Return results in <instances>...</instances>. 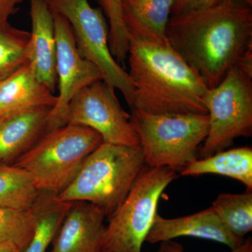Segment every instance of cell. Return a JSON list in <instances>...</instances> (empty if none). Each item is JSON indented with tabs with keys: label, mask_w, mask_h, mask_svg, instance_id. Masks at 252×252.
Masks as SVG:
<instances>
[{
	"label": "cell",
	"mask_w": 252,
	"mask_h": 252,
	"mask_svg": "<svg viewBox=\"0 0 252 252\" xmlns=\"http://www.w3.org/2000/svg\"><path fill=\"white\" fill-rule=\"evenodd\" d=\"M106 216L95 205L73 202L49 252H101Z\"/></svg>",
	"instance_id": "cell-12"
},
{
	"label": "cell",
	"mask_w": 252,
	"mask_h": 252,
	"mask_svg": "<svg viewBox=\"0 0 252 252\" xmlns=\"http://www.w3.org/2000/svg\"><path fill=\"white\" fill-rule=\"evenodd\" d=\"M71 203L59 200L54 194L39 192L34 204L36 223L34 235L23 252H46L59 231Z\"/></svg>",
	"instance_id": "cell-18"
},
{
	"label": "cell",
	"mask_w": 252,
	"mask_h": 252,
	"mask_svg": "<svg viewBox=\"0 0 252 252\" xmlns=\"http://www.w3.org/2000/svg\"><path fill=\"white\" fill-rule=\"evenodd\" d=\"M144 165L140 146L103 142L87 158L72 183L56 197L67 203L93 204L107 219L125 200Z\"/></svg>",
	"instance_id": "cell-3"
},
{
	"label": "cell",
	"mask_w": 252,
	"mask_h": 252,
	"mask_svg": "<svg viewBox=\"0 0 252 252\" xmlns=\"http://www.w3.org/2000/svg\"><path fill=\"white\" fill-rule=\"evenodd\" d=\"M145 165L180 172L198 159L209 131L208 114H153L131 109Z\"/></svg>",
	"instance_id": "cell-5"
},
{
	"label": "cell",
	"mask_w": 252,
	"mask_h": 252,
	"mask_svg": "<svg viewBox=\"0 0 252 252\" xmlns=\"http://www.w3.org/2000/svg\"><path fill=\"white\" fill-rule=\"evenodd\" d=\"M182 176L213 174L225 176L246 186L252 190V148L238 147L223 150L211 157L196 159L181 170Z\"/></svg>",
	"instance_id": "cell-17"
},
{
	"label": "cell",
	"mask_w": 252,
	"mask_h": 252,
	"mask_svg": "<svg viewBox=\"0 0 252 252\" xmlns=\"http://www.w3.org/2000/svg\"><path fill=\"white\" fill-rule=\"evenodd\" d=\"M53 107H37L0 117V162L13 165L46 133Z\"/></svg>",
	"instance_id": "cell-14"
},
{
	"label": "cell",
	"mask_w": 252,
	"mask_h": 252,
	"mask_svg": "<svg viewBox=\"0 0 252 252\" xmlns=\"http://www.w3.org/2000/svg\"><path fill=\"white\" fill-rule=\"evenodd\" d=\"M65 122L66 125L86 126L97 131L105 143L140 146L130 114L121 105L115 89L103 80L86 86L73 97Z\"/></svg>",
	"instance_id": "cell-9"
},
{
	"label": "cell",
	"mask_w": 252,
	"mask_h": 252,
	"mask_svg": "<svg viewBox=\"0 0 252 252\" xmlns=\"http://www.w3.org/2000/svg\"><path fill=\"white\" fill-rule=\"evenodd\" d=\"M212 207L228 229L244 238L252 230V190L241 194L220 193Z\"/></svg>",
	"instance_id": "cell-20"
},
{
	"label": "cell",
	"mask_w": 252,
	"mask_h": 252,
	"mask_svg": "<svg viewBox=\"0 0 252 252\" xmlns=\"http://www.w3.org/2000/svg\"><path fill=\"white\" fill-rule=\"evenodd\" d=\"M24 0H0V23L6 22L10 16L17 13Z\"/></svg>",
	"instance_id": "cell-26"
},
{
	"label": "cell",
	"mask_w": 252,
	"mask_h": 252,
	"mask_svg": "<svg viewBox=\"0 0 252 252\" xmlns=\"http://www.w3.org/2000/svg\"><path fill=\"white\" fill-rule=\"evenodd\" d=\"M31 32L0 23V82L28 62L27 47Z\"/></svg>",
	"instance_id": "cell-21"
},
{
	"label": "cell",
	"mask_w": 252,
	"mask_h": 252,
	"mask_svg": "<svg viewBox=\"0 0 252 252\" xmlns=\"http://www.w3.org/2000/svg\"><path fill=\"white\" fill-rule=\"evenodd\" d=\"M252 6L244 0L170 16L167 42L203 79L216 87L252 44Z\"/></svg>",
	"instance_id": "cell-1"
},
{
	"label": "cell",
	"mask_w": 252,
	"mask_h": 252,
	"mask_svg": "<svg viewBox=\"0 0 252 252\" xmlns=\"http://www.w3.org/2000/svg\"><path fill=\"white\" fill-rule=\"evenodd\" d=\"M36 223L34 207L29 210L0 207V243H14L24 251L34 235Z\"/></svg>",
	"instance_id": "cell-22"
},
{
	"label": "cell",
	"mask_w": 252,
	"mask_h": 252,
	"mask_svg": "<svg viewBox=\"0 0 252 252\" xmlns=\"http://www.w3.org/2000/svg\"><path fill=\"white\" fill-rule=\"evenodd\" d=\"M183 236L218 242L231 250L240 247L245 240L232 233L211 206L193 215L175 219L163 218L157 212L146 242L160 243Z\"/></svg>",
	"instance_id": "cell-11"
},
{
	"label": "cell",
	"mask_w": 252,
	"mask_h": 252,
	"mask_svg": "<svg viewBox=\"0 0 252 252\" xmlns=\"http://www.w3.org/2000/svg\"><path fill=\"white\" fill-rule=\"evenodd\" d=\"M57 99L27 62L0 82V117L37 107H54Z\"/></svg>",
	"instance_id": "cell-16"
},
{
	"label": "cell",
	"mask_w": 252,
	"mask_h": 252,
	"mask_svg": "<svg viewBox=\"0 0 252 252\" xmlns=\"http://www.w3.org/2000/svg\"><path fill=\"white\" fill-rule=\"evenodd\" d=\"M121 4L130 41L168 43L166 28L173 0H121Z\"/></svg>",
	"instance_id": "cell-15"
},
{
	"label": "cell",
	"mask_w": 252,
	"mask_h": 252,
	"mask_svg": "<svg viewBox=\"0 0 252 252\" xmlns=\"http://www.w3.org/2000/svg\"><path fill=\"white\" fill-rule=\"evenodd\" d=\"M101 252H106V251H102Z\"/></svg>",
	"instance_id": "cell-29"
},
{
	"label": "cell",
	"mask_w": 252,
	"mask_h": 252,
	"mask_svg": "<svg viewBox=\"0 0 252 252\" xmlns=\"http://www.w3.org/2000/svg\"><path fill=\"white\" fill-rule=\"evenodd\" d=\"M39 194L26 170L0 162V207L29 210Z\"/></svg>",
	"instance_id": "cell-19"
},
{
	"label": "cell",
	"mask_w": 252,
	"mask_h": 252,
	"mask_svg": "<svg viewBox=\"0 0 252 252\" xmlns=\"http://www.w3.org/2000/svg\"><path fill=\"white\" fill-rule=\"evenodd\" d=\"M209 131L199 149L200 158L211 157L252 134V76L238 64L220 84L210 89L206 99Z\"/></svg>",
	"instance_id": "cell-7"
},
{
	"label": "cell",
	"mask_w": 252,
	"mask_h": 252,
	"mask_svg": "<svg viewBox=\"0 0 252 252\" xmlns=\"http://www.w3.org/2000/svg\"><path fill=\"white\" fill-rule=\"evenodd\" d=\"M53 14L57 41L56 72L59 94L50 113L46 132L65 126L66 113L73 97L86 86L102 80L98 68L83 58L78 51L67 20L54 11Z\"/></svg>",
	"instance_id": "cell-10"
},
{
	"label": "cell",
	"mask_w": 252,
	"mask_h": 252,
	"mask_svg": "<svg viewBox=\"0 0 252 252\" xmlns=\"http://www.w3.org/2000/svg\"><path fill=\"white\" fill-rule=\"evenodd\" d=\"M245 2L248 3V4H250V6L252 5V0H244Z\"/></svg>",
	"instance_id": "cell-28"
},
{
	"label": "cell",
	"mask_w": 252,
	"mask_h": 252,
	"mask_svg": "<svg viewBox=\"0 0 252 252\" xmlns=\"http://www.w3.org/2000/svg\"><path fill=\"white\" fill-rule=\"evenodd\" d=\"M178 177L170 167L144 165L125 200L107 218L102 251L142 252L161 194Z\"/></svg>",
	"instance_id": "cell-6"
},
{
	"label": "cell",
	"mask_w": 252,
	"mask_h": 252,
	"mask_svg": "<svg viewBox=\"0 0 252 252\" xmlns=\"http://www.w3.org/2000/svg\"><path fill=\"white\" fill-rule=\"evenodd\" d=\"M158 252H185L182 245L175 243L172 240L162 242L160 243ZM228 252H252V237L245 239L243 243L238 248L231 250Z\"/></svg>",
	"instance_id": "cell-25"
},
{
	"label": "cell",
	"mask_w": 252,
	"mask_h": 252,
	"mask_svg": "<svg viewBox=\"0 0 252 252\" xmlns=\"http://www.w3.org/2000/svg\"><path fill=\"white\" fill-rule=\"evenodd\" d=\"M108 18L109 46L117 63H124L128 56L130 39L122 18L121 0H94Z\"/></svg>",
	"instance_id": "cell-23"
},
{
	"label": "cell",
	"mask_w": 252,
	"mask_h": 252,
	"mask_svg": "<svg viewBox=\"0 0 252 252\" xmlns=\"http://www.w3.org/2000/svg\"><path fill=\"white\" fill-rule=\"evenodd\" d=\"M103 142L97 131L67 124L46 132L13 165L29 174L39 192L58 195L72 183L87 158Z\"/></svg>",
	"instance_id": "cell-4"
},
{
	"label": "cell",
	"mask_w": 252,
	"mask_h": 252,
	"mask_svg": "<svg viewBox=\"0 0 252 252\" xmlns=\"http://www.w3.org/2000/svg\"><path fill=\"white\" fill-rule=\"evenodd\" d=\"M0 252H23L17 245L9 242L0 243Z\"/></svg>",
	"instance_id": "cell-27"
},
{
	"label": "cell",
	"mask_w": 252,
	"mask_h": 252,
	"mask_svg": "<svg viewBox=\"0 0 252 252\" xmlns=\"http://www.w3.org/2000/svg\"><path fill=\"white\" fill-rule=\"evenodd\" d=\"M131 109L153 114H208L210 89L168 43L130 41Z\"/></svg>",
	"instance_id": "cell-2"
},
{
	"label": "cell",
	"mask_w": 252,
	"mask_h": 252,
	"mask_svg": "<svg viewBox=\"0 0 252 252\" xmlns=\"http://www.w3.org/2000/svg\"><path fill=\"white\" fill-rule=\"evenodd\" d=\"M32 32L27 47L28 62L36 77L52 93L58 84L57 41L54 14L44 0H29Z\"/></svg>",
	"instance_id": "cell-13"
},
{
	"label": "cell",
	"mask_w": 252,
	"mask_h": 252,
	"mask_svg": "<svg viewBox=\"0 0 252 252\" xmlns=\"http://www.w3.org/2000/svg\"><path fill=\"white\" fill-rule=\"evenodd\" d=\"M222 1L223 0H173L171 16L212 7Z\"/></svg>",
	"instance_id": "cell-24"
},
{
	"label": "cell",
	"mask_w": 252,
	"mask_h": 252,
	"mask_svg": "<svg viewBox=\"0 0 252 252\" xmlns=\"http://www.w3.org/2000/svg\"><path fill=\"white\" fill-rule=\"evenodd\" d=\"M44 1L53 11L67 20L81 56L98 68L102 80L122 93L131 108L135 88L128 72L117 62L111 53L109 27L102 9L92 7L89 0Z\"/></svg>",
	"instance_id": "cell-8"
}]
</instances>
